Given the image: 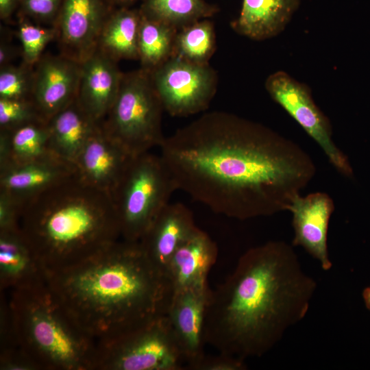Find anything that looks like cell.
<instances>
[{
    "instance_id": "obj_34",
    "label": "cell",
    "mask_w": 370,
    "mask_h": 370,
    "mask_svg": "<svg viewBox=\"0 0 370 370\" xmlns=\"http://www.w3.org/2000/svg\"><path fill=\"white\" fill-rule=\"evenodd\" d=\"M21 206L8 193L0 190V231L18 227Z\"/></svg>"
},
{
    "instance_id": "obj_32",
    "label": "cell",
    "mask_w": 370,
    "mask_h": 370,
    "mask_svg": "<svg viewBox=\"0 0 370 370\" xmlns=\"http://www.w3.org/2000/svg\"><path fill=\"white\" fill-rule=\"evenodd\" d=\"M245 360L237 357L219 352L216 356L205 355L192 365L190 370H244Z\"/></svg>"
},
{
    "instance_id": "obj_21",
    "label": "cell",
    "mask_w": 370,
    "mask_h": 370,
    "mask_svg": "<svg viewBox=\"0 0 370 370\" xmlns=\"http://www.w3.org/2000/svg\"><path fill=\"white\" fill-rule=\"evenodd\" d=\"M99 126L75 99L48 121L49 151L75 164L84 145Z\"/></svg>"
},
{
    "instance_id": "obj_15",
    "label": "cell",
    "mask_w": 370,
    "mask_h": 370,
    "mask_svg": "<svg viewBox=\"0 0 370 370\" xmlns=\"http://www.w3.org/2000/svg\"><path fill=\"white\" fill-rule=\"evenodd\" d=\"M77 175L75 164L52 153L0 169V190L21 206L46 190Z\"/></svg>"
},
{
    "instance_id": "obj_27",
    "label": "cell",
    "mask_w": 370,
    "mask_h": 370,
    "mask_svg": "<svg viewBox=\"0 0 370 370\" xmlns=\"http://www.w3.org/2000/svg\"><path fill=\"white\" fill-rule=\"evenodd\" d=\"M215 49L214 25L205 18L177 31L172 56L192 63L205 64H208Z\"/></svg>"
},
{
    "instance_id": "obj_2",
    "label": "cell",
    "mask_w": 370,
    "mask_h": 370,
    "mask_svg": "<svg viewBox=\"0 0 370 370\" xmlns=\"http://www.w3.org/2000/svg\"><path fill=\"white\" fill-rule=\"evenodd\" d=\"M293 247L271 241L242 254L233 271L210 291L206 344L243 360L260 357L304 319L317 284Z\"/></svg>"
},
{
    "instance_id": "obj_19",
    "label": "cell",
    "mask_w": 370,
    "mask_h": 370,
    "mask_svg": "<svg viewBox=\"0 0 370 370\" xmlns=\"http://www.w3.org/2000/svg\"><path fill=\"white\" fill-rule=\"evenodd\" d=\"M218 257V247L197 227L169 260L166 273L174 291L207 284V276Z\"/></svg>"
},
{
    "instance_id": "obj_25",
    "label": "cell",
    "mask_w": 370,
    "mask_h": 370,
    "mask_svg": "<svg viewBox=\"0 0 370 370\" xmlns=\"http://www.w3.org/2000/svg\"><path fill=\"white\" fill-rule=\"evenodd\" d=\"M177 31L141 13L138 42L140 68L151 71L173 56Z\"/></svg>"
},
{
    "instance_id": "obj_38",
    "label": "cell",
    "mask_w": 370,
    "mask_h": 370,
    "mask_svg": "<svg viewBox=\"0 0 370 370\" xmlns=\"http://www.w3.org/2000/svg\"><path fill=\"white\" fill-rule=\"evenodd\" d=\"M362 297L366 306V308L370 310V286L367 287L363 290Z\"/></svg>"
},
{
    "instance_id": "obj_26",
    "label": "cell",
    "mask_w": 370,
    "mask_h": 370,
    "mask_svg": "<svg viewBox=\"0 0 370 370\" xmlns=\"http://www.w3.org/2000/svg\"><path fill=\"white\" fill-rule=\"evenodd\" d=\"M139 9L145 16L177 30L217 12L216 6L204 0H142Z\"/></svg>"
},
{
    "instance_id": "obj_6",
    "label": "cell",
    "mask_w": 370,
    "mask_h": 370,
    "mask_svg": "<svg viewBox=\"0 0 370 370\" xmlns=\"http://www.w3.org/2000/svg\"><path fill=\"white\" fill-rule=\"evenodd\" d=\"M176 190L160 155L149 151L132 157L111 194L121 239L139 242Z\"/></svg>"
},
{
    "instance_id": "obj_16",
    "label": "cell",
    "mask_w": 370,
    "mask_h": 370,
    "mask_svg": "<svg viewBox=\"0 0 370 370\" xmlns=\"http://www.w3.org/2000/svg\"><path fill=\"white\" fill-rule=\"evenodd\" d=\"M132 157L100 125L75 162L77 176L86 185L111 195Z\"/></svg>"
},
{
    "instance_id": "obj_9",
    "label": "cell",
    "mask_w": 370,
    "mask_h": 370,
    "mask_svg": "<svg viewBox=\"0 0 370 370\" xmlns=\"http://www.w3.org/2000/svg\"><path fill=\"white\" fill-rule=\"evenodd\" d=\"M149 73L164 111L172 116L205 111L217 92V74L209 64L171 56Z\"/></svg>"
},
{
    "instance_id": "obj_20",
    "label": "cell",
    "mask_w": 370,
    "mask_h": 370,
    "mask_svg": "<svg viewBox=\"0 0 370 370\" xmlns=\"http://www.w3.org/2000/svg\"><path fill=\"white\" fill-rule=\"evenodd\" d=\"M46 281V272L29 246L19 226L0 231V286L26 288Z\"/></svg>"
},
{
    "instance_id": "obj_14",
    "label": "cell",
    "mask_w": 370,
    "mask_h": 370,
    "mask_svg": "<svg viewBox=\"0 0 370 370\" xmlns=\"http://www.w3.org/2000/svg\"><path fill=\"white\" fill-rule=\"evenodd\" d=\"M208 284L174 291L166 314L186 362L185 369L205 355L204 328Z\"/></svg>"
},
{
    "instance_id": "obj_3",
    "label": "cell",
    "mask_w": 370,
    "mask_h": 370,
    "mask_svg": "<svg viewBox=\"0 0 370 370\" xmlns=\"http://www.w3.org/2000/svg\"><path fill=\"white\" fill-rule=\"evenodd\" d=\"M46 282L73 321L97 342L166 315L174 293L166 273L140 243L123 239L47 273Z\"/></svg>"
},
{
    "instance_id": "obj_29",
    "label": "cell",
    "mask_w": 370,
    "mask_h": 370,
    "mask_svg": "<svg viewBox=\"0 0 370 370\" xmlns=\"http://www.w3.org/2000/svg\"><path fill=\"white\" fill-rule=\"evenodd\" d=\"M34 67L22 62L0 68V99H31Z\"/></svg>"
},
{
    "instance_id": "obj_1",
    "label": "cell",
    "mask_w": 370,
    "mask_h": 370,
    "mask_svg": "<svg viewBox=\"0 0 370 370\" xmlns=\"http://www.w3.org/2000/svg\"><path fill=\"white\" fill-rule=\"evenodd\" d=\"M160 149L178 190L238 220L287 211L316 173L312 158L297 143L222 111L179 128Z\"/></svg>"
},
{
    "instance_id": "obj_28",
    "label": "cell",
    "mask_w": 370,
    "mask_h": 370,
    "mask_svg": "<svg viewBox=\"0 0 370 370\" xmlns=\"http://www.w3.org/2000/svg\"><path fill=\"white\" fill-rule=\"evenodd\" d=\"M17 17L16 35L21 42L22 62L34 66L47 45L56 40V29L36 23L22 16Z\"/></svg>"
},
{
    "instance_id": "obj_35",
    "label": "cell",
    "mask_w": 370,
    "mask_h": 370,
    "mask_svg": "<svg viewBox=\"0 0 370 370\" xmlns=\"http://www.w3.org/2000/svg\"><path fill=\"white\" fill-rule=\"evenodd\" d=\"M21 56V49H18L10 41L4 27L1 26L0 68L12 64L18 56Z\"/></svg>"
},
{
    "instance_id": "obj_7",
    "label": "cell",
    "mask_w": 370,
    "mask_h": 370,
    "mask_svg": "<svg viewBox=\"0 0 370 370\" xmlns=\"http://www.w3.org/2000/svg\"><path fill=\"white\" fill-rule=\"evenodd\" d=\"M163 111L149 71L140 68L123 73L116 99L100 125L130 156H136L163 143Z\"/></svg>"
},
{
    "instance_id": "obj_18",
    "label": "cell",
    "mask_w": 370,
    "mask_h": 370,
    "mask_svg": "<svg viewBox=\"0 0 370 370\" xmlns=\"http://www.w3.org/2000/svg\"><path fill=\"white\" fill-rule=\"evenodd\" d=\"M197 228L193 212L187 206L179 202L169 203L139 243L149 260L166 272L173 254Z\"/></svg>"
},
{
    "instance_id": "obj_11",
    "label": "cell",
    "mask_w": 370,
    "mask_h": 370,
    "mask_svg": "<svg viewBox=\"0 0 370 370\" xmlns=\"http://www.w3.org/2000/svg\"><path fill=\"white\" fill-rule=\"evenodd\" d=\"M115 8L110 0H63L55 25L60 53L81 63L90 57Z\"/></svg>"
},
{
    "instance_id": "obj_12",
    "label": "cell",
    "mask_w": 370,
    "mask_h": 370,
    "mask_svg": "<svg viewBox=\"0 0 370 370\" xmlns=\"http://www.w3.org/2000/svg\"><path fill=\"white\" fill-rule=\"evenodd\" d=\"M82 63L59 55L44 54L34 67L32 101L42 120L48 122L77 95Z\"/></svg>"
},
{
    "instance_id": "obj_36",
    "label": "cell",
    "mask_w": 370,
    "mask_h": 370,
    "mask_svg": "<svg viewBox=\"0 0 370 370\" xmlns=\"http://www.w3.org/2000/svg\"><path fill=\"white\" fill-rule=\"evenodd\" d=\"M20 0H0V18L4 22H8L13 14L18 12Z\"/></svg>"
},
{
    "instance_id": "obj_33",
    "label": "cell",
    "mask_w": 370,
    "mask_h": 370,
    "mask_svg": "<svg viewBox=\"0 0 370 370\" xmlns=\"http://www.w3.org/2000/svg\"><path fill=\"white\" fill-rule=\"evenodd\" d=\"M0 369L38 370V368L32 360L18 347L8 345L1 347Z\"/></svg>"
},
{
    "instance_id": "obj_4",
    "label": "cell",
    "mask_w": 370,
    "mask_h": 370,
    "mask_svg": "<svg viewBox=\"0 0 370 370\" xmlns=\"http://www.w3.org/2000/svg\"><path fill=\"white\" fill-rule=\"evenodd\" d=\"M18 226L46 273L75 264L121 239L111 195L77 175L25 203Z\"/></svg>"
},
{
    "instance_id": "obj_23",
    "label": "cell",
    "mask_w": 370,
    "mask_h": 370,
    "mask_svg": "<svg viewBox=\"0 0 370 370\" xmlns=\"http://www.w3.org/2000/svg\"><path fill=\"white\" fill-rule=\"evenodd\" d=\"M140 9L116 8L100 33L97 50L116 62L138 60Z\"/></svg>"
},
{
    "instance_id": "obj_22",
    "label": "cell",
    "mask_w": 370,
    "mask_h": 370,
    "mask_svg": "<svg viewBox=\"0 0 370 370\" xmlns=\"http://www.w3.org/2000/svg\"><path fill=\"white\" fill-rule=\"evenodd\" d=\"M299 0H243L238 17L231 23L234 31L254 40L280 34L290 21Z\"/></svg>"
},
{
    "instance_id": "obj_10",
    "label": "cell",
    "mask_w": 370,
    "mask_h": 370,
    "mask_svg": "<svg viewBox=\"0 0 370 370\" xmlns=\"http://www.w3.org/2000/svg\"><path fill=\"white\" fill-rule=\"evenodd\" d=\"M265 88L271 99L319 146L334 168L345 177H352L350 162L335 144L329 119L316 105L310 88L282 71L267 77Z\"/></svg>"
},
{
    "instance_id": "obj_37",
    "label": "cell",
    "mask_w": 370,
    "mask_h": 370,
    "mask_svg": "<svg viewBox=\"0 0 370 370\" xmlns=\"http://www.w3.org/2000/svg\"><path fill=\"white\" fill-rule=\"evenodd\" d=\"M115 8L130 7L139 0H110ZM142 1V0H141Z\"/></svg>"
},
{
    "instance_id": "obj_17",
    "label": "cell",
    "mask_w": 370,
    "mask_h": 370,
    "mask_svg": "<svg viewBox=\"0 0 370 370\" xmlns=\"http://www.w3.org/2000/svg\"><path fill=\"white\" fill-rule=\"evenodd\" d=\"M123 75L117 62L98 50L82 62L76 100L96 123L101 124L113 106Z\"/></svg>"
},
{
    "instance_id": "obj_24",
    "label": "cell",
    "mask_w": 370,
    "mask_h": 370,
    "mask_svg": "<svg viewBox=\"0 0 370 370\" xmlns=\"http://www.w3.org/2000/svg\"><path fill=\"white\" fill-rule=\"evenodd\" d=\"M49 153L48 122L33 121L9 130H0V169Z\"/></svg>"
},
{
    "instance_id": "obj_30",
    "label": "cell",
    "mask_w": 370,
    "mask_h": 370,
    "mask_svg": "<svg viewBox=\"0 0 370 370\" xmlns=\"http://www.w3.org/2000/svg\"><path fill=\"white\" fill-rule=\"evenodd\" d=\"M37 121H45L31 99H0V130Z\"/></svg>"
},
{
    "instance_id": "obj_31",
    "label": "cell",
    "mask_w": 370,
    "mask_h": 370,
    "mask_svg": "<svg viewBox=\"0 0 370 370\" xmlns=\"http://www.w3.org/2000/svg\"><path fill=\"white\" fill-rule=\"evenodd\" d=\"M63 0H20L17 15L46 26L55 27Z\"/></svg>"
},
{
    "instance_id": "obj_5",
    "label": "cell",
    "mask_w": 370,
    "mask_h": 370,
    "mask_svg": "<svg viewBox=\"0 0 370 370\" xmlns=\"http://www.w3.org/2000/svg\"><path fill=\"white\" fill-rule=\"evenodd\" d=\"M8 292L1 307V346L18 347L38 370H94L97 341L73 321L46 281Z\"/></svg>"
},
{
    "instance_id": "obj_8",
    "label": "cell",
    "mask_w": 370,
    "mask_h": 370,
    "mask_svg": "<svg viewBox=\"0 0 370 370\" xmlns=\"http://www.w3.org/2000/svg\"><path fill=\"white\" fill-rule=\"evenodd\" d=\"M97 343L94 370L185 369L166 315Z\"/></svg>"
},
{
    "instance_id": "obj_13",
    "label": "cell",
    "mask_w": 370,
    "mask_h": 370,
    "mask_svg": "<svg viewBox=\"0 0 370 370\" xmlns=\"http://www.w3.org/2000/svg\"><path fill=\"white\" fill-rule=\"evenodd\" d=\"M334 208V201L328 193L314 192L304 197L297 195L287 210L293 215L292 245L302 247L318 260L324 271L332 267L328 248V232Z\"/></svg>"
}]
</instances>
